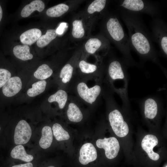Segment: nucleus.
<instances>
[{"label": "nucleus", "mask_w": 167, "mask_h": 167, "mask_svg": "<svg viewBox=\"0 0 167 167\" xmlns=\"http://www.w3.org/2000/svg\"><path fill=\"white\" fill-rule=\"evenodd\" d=\"M122 19L128 30L130 47L140 54L146 56L153 51L154 47L147 32L135 15L124 14Z\"/></svg>", "instance_id": "nucleus-1"}, {"label": "nucleus", "mask_w": 167, "mask_h": 167, "mask_svg": "<svg viewBox=\"0 0 167 167\" xmlns=\"http://www.w3.org/2000/svg\"><path fill=\"white\" fill-rule=\"evenodd\" d=\"M106 28L110 37L119 50L125 54H129L131 47L129 37L116 16H113L108 19Z\"/></svg>", "instance_id": "nucleus-2"}, {"label": "nucleus", "mask_w": 167, "mask_h": 167, "mask_svg": "<svg viewBox=\"0 0 167 167\" xmlns=\"http://www.w3.org/2000/svg\"><path fill=\"white\" fill-rule=\"evenodd\" d=\"M101 89L98 85L89 88L84 81L78 82L75 87V91L79 98L81 101L90 104L96 101L99 96Z\"/></svg>", "instance_id": "nucleus-3"}, {"label": "nucleus", "mask_w": 167, "mask_h": 167, "mask_svg": "<svg viewBox=\"0 0 167 167\" xmlns=\"http://www.w3.org/2000/svg\"><path fill=\"white\" fill-rule=\"evenodd\" d=\"M109 120L113 132L117 136L123 137L128 134V125L119 110L115 109L110 112L109 115Z\"/></svg>", "instance_id": "nucleus-4"}, {"label": "nucleus", "mask_w": 167, "mask_h": 167, "mask_svg": "<svg viewBox=\"0 0 167 167\" xmlns=\"http://www.w3.org/2000/svg\"><path fill=\"white\" fill-rule=\"evenodd\" d=\"M96 144L99 148L105 150L106 156L110 159L117 156L120 149L119 142L114 137L99 139L97 140Z\"/></svg>", "instance_id": "nucleus-5"}, {"label": "nucleus", "mask_w": 167, "mask_h": 167, "mask_svg": "<svg viewBox=\"0 0 167 167\" xmlns=\"http://www.w3.org/2000/svg\"><path fill=\"white\" fill-rule=\"evenodd\" d=\"M31 128L24 120L20 121L16 125L14 135V142L16 145L24 144L27 143L32 135Z\"/></svg>", "instance_id": "nucleus-6"}, {"label": "nucleus", "mask_w": 167, "mask_h": 167, "mask_svg": "<svg viewBox=\"0 0 167 167\" xmlns=\"http://www.w3.org/2000/svg\"><path fill=\"white\" fill-rule=\"evenodd\" d=\"M120 6L129 11L143 12L153 14L154 9L147 3L142 0H124L122 1Z\"/></svg>", "instance_id": "nucleus-7"}, {"label": "nucleus", "mask_w": 167, "mask_h": 167, "mask_svg": "<svg viewBox=\"0 0 167 167\" xmlns=\"http://www.w3.org/2000/svg\"><path fill=\"white\" fill-rule=\"evenodd\" d=\"M154 38L158 43L161 50L167 54V36L165 26L161 21L156 20L152 26Z\"/></svg>", "instance_id": "nucleus-8"}, {"label": "nucleus", "mask_w": 167, "mask_h": 167, "mask_svg": "<svg viewBox=\"0 0 167 167\" xmlns=\"http://www.w3.org/2000/svg\"><path fill=\"white\" fill-rule=\"evenodd\" d=\"M97 157L96 150L91 143H86L81 147L79 151V160L81 164L86 165L95 160Z\"/></svg>", "instance_id": "nucleus-9"}, {"label": "nucleus", "mask_w": 167, "mask_h": 167, "mask_svg": "<svg viewBox=\"0 0 167 167\" xmlns=\"http://www.w3.org/2000/svg\"><path fill=\"white\" fill-rule=\"evenodd\" d=\"M158 139L155 135H148L145 136L141 142V146L143 149L147 153L149 157L154 161L158 160L159 155L153 151L154 147L158 143Z\"/></svg>", "instance_id": "nucleus-10"}, {"label": "nucleus", "mask_w": 167, "mask_h": 167, "mask_svg": "<svg viewBox=\"0 0 167 167\" xmlns=\"http://www.w3.org/2000/svg\"><path fill=\"white\" fill-rule=\"evenodd\" d=\"M22 83L18 77L10 78L2 87V91L6 96L10 97L18 93L21 89Z\"/></svg>", "instance_id": "nucleus-11"}, {"label": "nucleus", "mask_w": 167, "mask_h": 167, "mask_svg": "<svg viewBox=\"0 0 167 167\" xmlns=\"http://www.w3.org/2000/svg\"><path fill=\"white\" fill-rule=\"evenodd\" d=\"M41 35V31L39 29L32 28L22 33L20 36V39L23 44L31 45L37 41Z\"/></svg>", "instance_id": "nucleus-12"}, {"label": "nucleus", "mask_w": 167, "mask_h": 167, "mask_svg": "<svg viewBox=\"0 0 167 167\" xmlns=\"http://www.w3.org/2000/svg\"><path fill=\"white\" fill-rule=\"evenodd\" d=\"M70 101L66 112L68 118L72 122H80L83 118V113L77 105L73 101Z\"/></svg>", "instance_id": "nucleus-13"}, {"label": "nucleus", "mask_w": 167, "mask_h": 167, "mask_svg": "<svg viewBox=\"0 0 167 167\" xmlns=\"http://www.w3.org/2000/svg\"><path fill=\"white\" fill-rule=\"evenodd\" d=\"M45 7V4L42 1H33L23 8L21 12V15L23 17H28L35 11L41 12L44 10Z\"/></svg>", "instance_id": "nucleus-14"}, {"label": "nucleus", "mask_w": 167, "mask_h": 167, "mask_svg": "<svg viewBox=\"0 0 167 167\" xmlns=\"http://www.w3.org/2000/svg\"><path fill=\"white\" fill-rule=\"evenodd\" d=\"M68 100V96L66 91L63 89H60L50 96L48 101L49 103L57 102L59 108L62 109L64 108Z\"/></svg>", "instance_id": "nucleus-15"}, {"label": "nucleus", "mask_w": 167, "mask_h": 167, "mask_svg": "<svg viewBox=\"0 0 167 167\" xmlns=\"http://www.w3.org/2000/svg\"><path fill=\"white\" fill-rule=\"evenodd\" d=\"M74 76V67L70 63L66 64L61 69L59 77L62 83L66 87L69 85Z\"/></svg>", "instance_id": "nucleus-16"}, {"label": "nucleus", "mask_w": 167, "mask_h": 167, "mask_svg": "<svg viewBox=\"0 0 167 167\" xmlns=\"http://www.w3.org/2000/svg\"><path fill=\"white\" fill-rule=\"evenodd\" d=\"M41 133L39 145L42 148L47 149L50 146L53 141V135L51 128L48 126H45L42 129Z\"/></svg>", "instance_id": "nucleus-17"}, {"label": "nucleus", "mask_w": 167, "mask_h": 167, "mask_svg": "<svg viewBox=\"0 0 167 167\" xmlns=\"http://www.w3.org/2000/svg\"><path fill=\"white\" fill-rule=\"evenodd\" d=\"M13 53L17 58L23 61L31 59L33 57L32 54L30 53L29 46L27 45L15 46L13 49Z\"/></svg>", "instance_id": "nucleus-18"}, {"label": "nucleus", "mask_w": 167, "mask_h": 167, "mask_svg": "<svg viewBox=\"0 0 167 167\" xmlns=\"http://www.w3.org/2000/svg\"><path fill=\"white\" fill-rule=\"evenodd\" d=\"M11 155L14 159H19L27 162L32 161L33 159L32 156L27 153L24 147L21 145L15 147L12 150Z\"/></svg>", "instance_id": "nucleus-19"}, {"label": "nucleus", "mask_w": 167, "mask_h": 167, "mask_svg": "<svg viewBox=\"0 0 167 167\" xmlns=\"http://www.w3.org/2000/svg\"><path fill=\"white\" fill-rule=\"evenodd\" d=\"M108 73L113 80L123 79L124 77L121 64L118 61H114L110 63L108 67Z\"/></svg>", "instance_id": "nucleus-20"}, {"label": "nucleus", "mask_w": 167, "mask_h": 167, "mask_svg": "<svg viewBox=\"0 0 167 167\" xmlns=\"http://www.w3.org/2000/svg\"><path fill=\"white\" fill-rule=\"evenodd\" d=\"M157 112V106L155 101L152 99L146 100L144 105V114L145 117L149 119L154 118Z\"/></svg>", "instance_id": "nucleus-21"}, {"label": "nucleus", "mask_w": 167, "mask_h": 167, "mask_svg": "<svg viewBox=\"0 0 167 167\" xmlns=\"http://www.w3.org/2000/svg\"><path fill=\"white\" fill-rule=\"evenodd\" d=\"M57 35L58 34L55 30H47L45 34L41 35L37 41V46L40 48H43L46 46L55 39Z\"/></svg>", "instance_id": "nucleus-22"}, {"label": "nucleus", "mask_w": 167, "mask_h": 167, "mask_svg": "<svg viewBox=\"0 0 167 167\" xmlns=\"http://www.w3.org/2000/svg\"><path fill=\"white\" fill-rule=\"evenodd\" d=\"M69 9V7L67 5L60 4L48 8L46 11V14L49 17H58L67 12Z\"/></svg>", "instance_id": "nucleus-23"}, {"label": "nucleus", "mask_w": 167, "mask_h": 167, "mask_svg": "<svg viewBox=\"0 0 167 167\" xmlns=\"http://www.w3.org/2000/svg\"><path fill=\"white\" fill-rule=\"evenodd\" d=\"M46 81L44 80L35 82L32 85V88L27 91V94L30 97H34L43 92L46 86Z\"/></svg>", "instance_id": "nucleus-24"}, {"label": "nucleus", "mask_w": 167, "mask_h": 167, "mask_svg": "<svg viewBox=\"0 0 167 167\" xmlns=\"http://www.w3.org/2000/svg\"><path fill=\"white\" fill-rule=\"evenodd\" d=\"M53 73V70L48 65L44 64L39 67L34 75L36 78L44 80L49 77Z\"/></svg>", "instance_id": "nucleus-25"}, {"label": "nucleus", "mask_w": 167, "mask_h": 167, "mask_svg": "<svg viewBox=\"0 0 167 167\" xmlns=\"http://www.w3.org/2000/svg\"><path fill=\"white\" fill-rule=\"evenodd\" d=\"M52 130L54 135L58 141L67 140L70 138L68 132L59 123H56L54 124Z\"/></svg>", "instance_id": "nucleus-26"}, {"label": "nucleus", "mask_w": 167, "mask_h": 167, "mask_svg": "<svg viewBox=\"0 0 167 167\" xmlns=\"http://www.w3.org/2000/svg\"><path fill=\"white\" fill-rule=\"evenodd\" d=\"M102 45V42L99 39L92 38L87 41L85 47L88 53L93 54L101 47Z\"/></svg>", "instance_id": "nucleus-27"}, {"label": "nucleus", "mask_w": 167, "mask_h": 167, "mask_svg": "<svg viewBox=\"0 0 167 167\" xmlns=\"http://www.w3.org/2000/svg\"><path fill=\"white\" fill-rule=\"evenodd\" d=\"M72 26V36L76 38H82L85 33L82 21L79 20H75L73 22Z\"/></svg>", "instance_id": "nucleus-28"}, {"label": "nucleus", "mask_w": 167, "mask_h": 167, "mask_svg": "<svg viewBox=\"0 0 167 167\" xmlns=\"http://www.w3.org/2000/svg\"><path fill=\"white\" fill-rule=\"evenodd\" d=\"M105 0H95L92 2L88 8V12L92 14L95 12H99L105 8L106 4Z\"/></svg>", "instance_id": "nucleus-29"}, {"label": "nucleus", "mask_w": 167, "mask_h": 167, "mask_svg": "<svg viewBox=\"0 0 167 167\" xmlns=\"http://www.w3.org/2000/svg\"><path fill=\"white\" fill-rule=\"evenodd\" d=\"M79 66L81 72L84 74L93 73L97 69L96 65L88 63L84 60L79 62Z\"/></svg>", "instance_id": "nucleus-30"}, {"label": "nucleus", "mask_w": 167, "mask_h": 167, "mask_svg": "<svg viewBox=\"0 0 167 167\" xmlns=\"http://www.w3.org/2000/svg\"><path fill=\"white\" fill-rule=\"evenodd\" d=\"M11 76V73L9 71L4 68H0V88L4 85Z\"/></svg>", "instance_id": "nucleus-31"}, {"label": "nucleus", "mask_w": 167, "mask_h": 167, "mask_svg": "<svg viewBox=\"0 0 167 167\" xmlns=\"http://www.w3.org/2000/svg\"><path fill=\"white\" fill-rule=\"evenodd\" d=\"M66 26V24L65 23H62L60 24L56 30L57 33L59 35L62 34L64 31Z\"/></svg>", "instance_id": "nucleus-32"}, {"label": "nucleus", "mask_w": 167, "mask_h": 167, "mask_svg": "<svg viewBox=\"0 0 167 167\" xmlns=\"http://www.w3.org/2000/svg\"><path fill=\"white\" fill-rule=\"evenodd\" d=\"M11 167H33V165L32 163L28 162L24 164H21L20 165H14Z\"/></svg>", "instance_id": "nucleus-33"}, {"label": "nucleus", "mask_w": 167, "mask_h": 167, "mask_svg": "<svg viewBox=\"0 0 167 167\" xmlns=\"http://www.w3.org/2000/svg\"><path fill=\"white\" fill-rule=\"evenodd\" d=\"M3 10L2 6L0 4V24L1 23L3 17Z\"/></svg>", "instance_id": "nucleus-34"}, {"label": "nucleus", "mask_w": 167, "mask_h": 167, "mask_svg": "<svg viewBox=\"0 0 167 167\" xmlns=\"http://www.w3.org/2000/svg\"><path fill=\"white\" fill-rule=\"evenodd\" d=\"M48 167H55L53 166H48Z\"/></svg>", "instance_id": "nucleus-35"}, {"label": "nucleus", "mask_w": 167, "mask_h": 167, "mask_svg": "<svg viewBox=\"0 0 167 167\" xmlns=\"http://www.w3.org/2000/svg\"><path fill=\"white\" fill-rule=\"evenodd\" d=\"M0 129H1V128H0Z\"/></svg>", "instance_id": "nucleus-36"}, {"label": "nucleus", "mask_w": 167, "mask_h": 167, "mask_svg": "<svg viewBox=\"0 0 167 167\" xmlns=\"http://www.w3.org/2000/svg\"><path fill=\"white\" fill-rule=\"evenodd\" d=\"M166 167H167V166H166Z\"/></svg>", "instance_id": "nucleus-37"}]
</instances>
